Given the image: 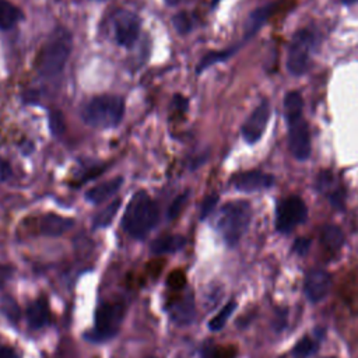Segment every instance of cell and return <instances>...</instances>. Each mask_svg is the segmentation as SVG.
<instances>
[{"mask_svg": "<svg viewBox=\"0 0 358 358\" xmlns=\"http://www.w3.org/2000/svg\"><path fill=\"white\" fill-rule=\"evenodd\" d=\"M186 245V238L182 235H164L151 242L150 250L152 255H166L180 250Z\"/></svg>", "mask_w": 358, "mask_h": 358, "instance_id": "cell-17", "label": "cell"}, {"mask_svg": "<svg viewBox=\"0 0 358 358\" xmlns=\"http://www.w3.org/2000/svg\"><path fill=\"white\" fill-rule=\"evenodd\" d=\"M252 218L250 204L234 200L224 204L217 217V229L228 246H235L246 232Z\"/></svg>", "mask_w": 358, "mask_h": 358, "instance_id": "cell-4", "label": "cell"}, {"mask_svg": "<svg viewBox=\"0 0 358 358\" xmlns=\"http://www.w3.org/2000/svg\"><path fill=\"white\" fill-rule=\"evenodd\" d=\"M292 249L296 255L299 256H303L308 253V250L310 249V239L309 238H298L294 245H292Z\"/></svg>", "mask_w": 358, "mask_h": 358, "instance_id": "cell-33", "label": "cell"}, {"mask_svg": "<svg viewBox=\"0 0 358 358\" xmlns=\"http://www.w3.org/2000/svg\"><path fill=\"white\" fill-rule=\"evenodd\" d=\"M308 208L305 201L298 196H289L281 200L275 210V228L281 234L291 232L296 225L305 222Z\"/></svg>", "mask_w": 358, "mask_h": 358, "instance_id": "cell-7", "label": "cell"}, {"mask_svg": "<svg viewBox=\"0 0 358 358\" xmlns=\"http://www.w3.org/2000/svg\"><path fill=\"white\" fill-rule=\"evenodd\" d=\"M271 11H273V4H266L264 7H260V8L255 10L249 15V20L246 22L245 38L243 39H249L250 36H253L260 29V27L268 20Z\"/></svg>", "mask_w": 358, "mask_h": 358, "instance_id": "cell-18", "label": "cell"}, {"mask_svg": "<svg viewBox=\"0 0 358 358\" xmlns=\"http://www.w3.org/2000/svg\"><path fill=\"white\" fill-rule=\"evenodd\" d=\"M330 358H334V357H330Z\"/></svg>", "mask_w": 358, "mask_h": 358, "instance_id": "cell-41", "label": "cell"}, {"mask_svg": "<svg viewBox=\"0 0 358 358\" xmlns=\"http://www.w3.org/2000/svg\"><path fill=\"white\" fill-rule=\"evenodd\" d=\"M173 106L178 108V109H180L182 112H185V110L187 109V99L183 98L182 95L176 94V95L173 96Z\"/></svg>", "mask_w": 358, "mask_h": 358, "instance_id": "cell-37", "label": "cell"}, {"mask_svg": "<svg viewBox=\"0 0 358 358\" xmlns=\"http://www.w3.org/2000/svg\"><path fill=\"white\" fill-rule=\"evenodd\" d=\"M270 119V105L267 101H263L257 108L252 112V115L246 119L242 126V137L246 143L253 144L263 136L267 122Z\"/></svg>", "mask_w": 358, "mask_h": 358, "instance_id": "cell-10", "label": "cell"}, {"mask_svg": "<svg viewBox=\"0 0 358 358\" xmlns=\"http://www.w3.org/2000/svg\"><path fill=\"white\" fill-rule=\"evenodd\" d=\"M315 43L316 36L309 29H299L292 36L287 56V69L292 76H302L306 73Z\"/></svg>", "mask_w": 358, "mask_h": 358, "instance_id": "cell-6", "label": "cell"}, {"mask_svg": "<svg viewBox=\"0 0 358 358\" xmlns=\"http://www.w3.org/2000/svg\"><path fill=\"white\" fill-rule=\"evenodd\" d=\"M235 308H236V302H235V301H229V302L208 322L210 330H213V331L221 330V329L225 326V323L228 322V319L231 317V315L234 313Z\"/></svg>", "mask_w": 358, "mask_h": 358, "instance_id": "cell-24", "label": "cell"}, {"mask_svg": "<svg viewBox=\"0 0 358 358\" xmlns=\"http://www.w3.org/2000/svg\"><path fill=\"white\" fill-rule=\"evenodd\" d=\"M186 200H187V193H182L178 197H175V200L172 201V204L168 210V217L169 218H176L179 215V213L182 211Z\"/></svg>", "mask_w": 358, "mask_h": 358, "instance_id": "cell-31", "label": "cell"}, {"mask_svg": "<svg viewBox=\"0 0 358 358\" xmlns=\"http://www.w3.org/2000/svg\"><path fill=\"white\" fill-rule=\"evenodd\" d=\"M140 20L131 11H119L113 18L115 41L123 48H131L140 34Z\"/></svg>", "mask_w": 358, "mask_h": 358, "instance_id": "cell-8", "label": "cell"}, {"mask_svg": "<svg viewBox=\"0 0 358 358\" xmlns=\"http://www.w3.org/2000/svg\"><path fill=\"white\" fill-rule=\"evenodd\" d=\"M320 242L327 250H338L344 243V234L337 225H324L320 232Z\"/></svg>", "mask_w": 358, "mask_h": 358, "instance_id": "cell-19", "label": "cell"}, {"mask_svg": "<svg viewBox=\"0 0 358 358\" xmlns=\"http://www.w3.org/2000/svg\"><path fill=\"white\" fill-rule=\"evenodd\" d=\"M0 309L1 312L10 319V320H18L20 317V309L17 306V303L14 302V299L6 296V298H1V302H0Z\"/></svg>", "mask_w": 358, "mask_h": 358, "instance_id": "cell-29", "label": "cell"}, {"mask_svg": "<svg viewBox=\"0 0 358 358\" xmlns=\"http://www.w3.org/2000/svg\"><path fill=\"white\" fill-rule=\"evenodd\" d=\"M74 227V220L55 213L45 214L39 221V232L46 236H60Z\"/></svg>", "mask_w": 358, "mask_h": 358, "instance_id": "cell-14", "label": "cell"}, {"mask_svg": "<svg viewBox=\"0 0 358 358\" xmlns=\"http://www.w3.org/2000/svg\"><path fill=\"white\" fill-rule=\"evenodd\" d=\"M316 351V343L310 337H303L301 338L294 350H292V357L294 358H308Z\"/></svg>", "mask_w": 358, "mask_h": 358, "instance_id": "cell-25", "label": "cell"}, {"mask_svg": "<svg viewBox=\"0 0 358 358\" xmlns=\"http://www.w3.org/2000/svg\"><path fill=\"white\" fill-rule=\"evenodd\" d=\"M168 315L171 320H173L179 326H187L190 324L196 317V306H194V298L192 292H185L180 296L173 298L168 308Z\"/></svg>", "mask_w": 358, "mask_h": 358, "instance_id": "cell-12", "label": "cell"}, {"mask_svg": "<svg viewBox=\"0 0 358 358\" xmlns=\"http://www.w3.org/2000/svg\"><path fill=\"white\" fill-rule=\"evenodd\" d=\"M201 358H234L231 348H222L214 344H206L201 348Z\"/></svg>", "mask_w": 358, "mask_h": 358, "instance_id": "cell-26", "label": "cell"}, {"mask_svg": "<svg viewBox=\"0 0 358 358\" xmlns=\"http://www.w3.org/2000/svg\"><path fill=\"white\" fill-rule=\"evenodd\" d=\"M27 319L31 329H41L50 320L49 305L45 296L35 299L27 309Z\"/></svg>", "mask_w": 358, "mask_h": 358, "instance_id": "cell-16", "label": "cell"}, {"mask_svg": "<svg viewBox=\"0 0 358 358\" xmlns=\"http://www.w3.org/2000/svg\"><path fill=\"white\" fill-rule=\"evenodd\" d=\"M274 182V178L262 171H246L236 173L231 183L236 190L241 192H257L263 189H268Z\"/></svg>", "mask_w": 358, "mask_h": 358, "instance_id": "cell-13", "label": "cell"}, {"mask_svg": "<svg viewBox=\"0 0 358 358\" xmlns=\"http://www.w3.org/2000/svg\"><path fill=\"white\" fill-rule=\"evenodd\" d=\"M166 284H168L172 289H182V288L185 287V284H186V278H185L183 271H180V270L172 271V273L168 275Z\"/></svg>", "mask_w": 358, "mask_h": 358, "instance_id": "cell-30", "label": "cell"}, {"mask_svg": "<svg viewBox=\"0 0 358 358\" xmlns=\"http://www.w3.org/2000/svg\"><path fill=\"white\" fill-rule=\"evenodd\" d=\"M124 115V101L117 95H98L88 101L83 110L81 119L94 129H113Z\"/></svg>", "mask_w": 358, "mask_h": 358, "instance_id": "cell-3", "label": "cell"}, {"mask_svg": "<svg viewBox=\"0 0 358 358\" xmlns=\"http://www.w3.org/2000/svg\"><path fill=\"white\" fill-rule=\"evenodd\" d=\"M22 18L21 10L8 0H0V29H10Z\"/></svg>", "mask_w": 358, "mask_h": 358, "instance_id": "cell-20", "label": "cell"}, {"mask_svg": "<svg viewBox=\"0 0 358 358\" xmlns=\"http://www.w3.org/2000/svg\"><path fill=\"white\" fill-rule=\"evenodd\" d=\"M13 171L10 166V162L7 159H4L3 157H0V180H7L10 179Z\"/></svg>", "mask_w": 358, "mask_h": 358, "instance_id": "cell-34", "label": "cell"}, {"mask_svg": "<svg viewBox=\"0 0 358 358\" xmlns=\"http://www.w3.org/2000/svg\"><path fill=\"white\" fill-rule=\"evenodd\" d=\"M122 204V199H115L113 201H110L103 210H101L95 217H94V228H106L110 225V222L113 221L116 213L119 211V207Z\"/></svg>", "mask_w": 358, "mask_h": 358, "instance_id": "cell-22", "label": "cell"}, {"mask_svg": "<svg viewBox=\"0 0 358 358\" xmlns=\"http://www.w3.org/2000/svg\"><path fill=\"white\" fill-rule=\"evenodd\" d=\"M11 274H13V268L10 266L0 264V287L11 277Z\"/></svg>", "mask_w": 358, "mask_h": 358, "instance_id": "cell-35", "label": "cell"}, {"mask_svg": "<svg viewBox=\"0 0 358 358\" xmlns=\"http://www.w3.org/2000/svg\"><path fill=\"white\" fill-rule=\"evenodd\" d=\"M122 183H123L122 176L112 178L109 180L102 182V183L91 187L90 190H87L85 192V199L92 204H99V203L105 201L106 199L112 197L113 194H116L117 190L122 187Z\"/></svg>", "mask_w": 358, "mask_h": 358, "instance_id": "cell-15", "label": "cell"}, {"mask_svg": "<svg viewBox=\"0 0 358 358\" xmlns=\"http://www.w3.org/2000/svg\"><path fill=\"white\" fill-rule=\"evenodd\" d=\"M288 140H289V150L296 159H306L310 154V136L306 122L299 117L288 123Z\"/></svg>", "mask_w": 358, "mask_h": 358, "instance_id": "cell-9", "label": "cell"}, {"mask_svg": "<svg viewBox=\"0 0 358 358\" xmlns=\"http://www.w3.org/2000/svg\"><path fill=\"white\" fill-rule=\"evenodd\" d=\"M302 109H303V101L299 92L296 91L288 92L284 98V115H285L287 123H291L302 117Z\"/></svg>", "mask_w": 358, "mask_h": 358, "instance_id": "cell-21", "label": "cell"}, {"mask_svg": "<svg viewBox=\"0 0 358 358\" xmlns=\"http://www.w3.org/2000/svg\"><path fill=\"white\" fill-rule=\"evenodd\" d=\"M126 312L123 302H101L95 310V324L85 337L91 341H106L113 338L120 329Z\"/></svg>", "mask_w": 358, "mask_h": 358, "instance_id": "cell-5", "label": "cell"}, {"mask_svg": "<svg viewBox=\"0 0 358 358\" xmlns=\"http://www.w3.org/2000/svg\"><path fill=\"white\" fill-rule=\"evenodd\" d=\"M235 52H236V46L229 48V49H225V50L210 52V53H207V55L200 60V63H199L196 71H197V73H201V71L206 70L207 67H210V66H213V64H215V63H218V62H222V60L228 59V57H229L232 53H235Z\"/></svg>", "mask_w": 358, "mask_h": 358, "instance_id": "cell-23", "label": "cell"}, {"mask_svg": "<svg viewBox=\"0 0 358 358\" xmlns=\"http://www.w3.org/2000/svg\"><path fill=\"white\" fill-rule=\"evenodd\" d=\"M168 4H176V3H179L180 0H165Z\"/></svg>", "mask_w": 358, "mask_h": 358, "instance_id": "cell-39", "label": "cell"}, {"mask_svg": "<svg viewBox=\"0 0 358 358\" xmlns=\"http://www.w3.org/2000/svg\"><path fill=\"white\" fill-rule=\"evenodd\" d=\"M0 358H20V355L11 347L0 344Z\"/></svg>", "mask_w": 358, "mask_h": 358, "instance_id": "cell-36", "label": "cell"}, {"mask_svg": "<svg viewBox=\"0 0 358 358\" xmlns=\"http://www.w3.org/2000/svg\"><path fill=\"white\" fill-rule=\"evenodd\" d=\"M66 123H64V116L60 110H52L49 113V131L57 137L64 133Z\"/></svg>", "mask_w": 358, "mask_h": 358, "instance_id": "cell-27", "label": "cell"}, {"mask_svg": "<svg viewBox=\"0 0 358 358\" xmlns=\"http://www.w3.org/2000/svg\"><path fill=\"white\" fill-rule=\"evenodd\" d=\"M341 1H343L344 4H348V6H350V4H354V3H357L358 0H341Z\"/></svg>", "mask_w": 358, "mask_h": 358, "instance_id": "cell-38", "label": "cell"}, {"mask_svg": "<svg viewBox=\"0 0 358 358\" xmlns=\"http://www.w3.org/2000/svg\"><path fill=\"white\" fill-rule=\"evenodd\" d=\"M73 36L66 28H57L41 48L36 59V70L42 77L59 76L71 53Z\"/></svg>", "mask_w": 358, "mask_h": 358, "instance_id": "cell-2", "label": "cell"}, {"mask_svg": "<svg viewBox=\"0 0 358 358\" xmlns=\"http://www.w3.org/2000/svg\"><path fill=\"white\" fill-rule=\"evenodd\" d=\"M217 201H218V196L217 194H210V196H207L204 199V201L201 204V214H200L201 220H204L214 210V207L217 206Z\"/></svg>", "mask_w": 358, "mask_h": 358, "instance_id": "cell-32", "label": "cell"}, {"mask_svg": "<svg viewBox=\"0 0 358 358\" xmlns=\"http://www.w3.org/2000/svg\"><path fill=\"white\" fill-rule=\"evenodd\" d=\"M150 358H155V357H150Z\"/></svg>", "mask_w": 358, "mask_h": 358, "instance_id": "cell-40", "label": "cell"}, {"mask_svg": "<svg viewBox=\"0 0 358 358\" xmlns=\"http://www.w3.org/2000/svg\"><path fill=\"white\" fill-rule=\"evenodd\" d=\"M159 211L157 203L144 192H136L122 218L123 229L133 238H144L158 222Z\"/></svg>", "mask_w": 358, "mask_h": 358, "instance_id": "cell-1", "label": "cell"}, {"mask_svg": "<svg viewBox=\"0 0 358 358\" xmlns=\"http://www.w3.org/2000/svg\"><path fill=\"white\" fill-rule=\"evenodd\" d=\"M330 275L326 270L323 268H312L308 271V274L305 275V282H303V291L306 298L316 303L319 301H322L329 289H330Z\"/></svg>", "mask_w": 358, "mask_h": 358, "instance_id": "cell-11", "label": "cell"}, {"mask_svg": "<svg viewBox=\"0 0 358 358\" xmlns=\"http://www.w3.org/2000/svg\"><path fill=\"white\" fill-rule=\"evenodd\" d=\"M172 24H173V27L176 28V31L179 34H187L192 29V27H193L192 18L185 11H180V13L175 14L173 18H172Z\"/></svg>", "mask_w": 358, "mask_h": 358, "instance_id": "cell-28", "label": "cell"}]
</instances>
